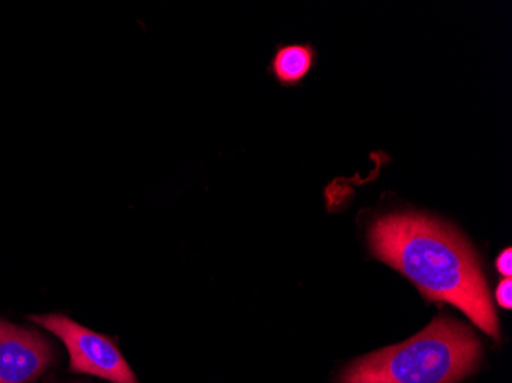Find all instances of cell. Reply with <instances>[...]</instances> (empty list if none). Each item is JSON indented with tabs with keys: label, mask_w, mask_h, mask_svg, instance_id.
I'll return each mask as SVG.
<instances>
[{
	"label": "cell",
	"mask_w": 512,
	"mask_h": 383,
	"mask_svg": "<svg viewBox=\"0 0 512 383\" xmlns=\"http://www.w3.org/2000/svg\"><path fill=\"white\" fill-rule=\"evenodd\" d=\"M368 243L376 258L407 276L428 301L454 305L499 339V319L479 259L456 230L427 215L390 213L371 224Z\"/></svg>",
	"instance_id": "obj_1"
},
{
	"label": "cell",
	"mask_w": 512,
	"mask_h": 383,
	"mask_svg": "<svg viewBox=\"0 0 512 383\" xmlns=\"http://www.w3.org/2000/svg\"><path fill=\"white\" fill-rule=\"evenodd\" d=\"M482 345L470 327L439 316L402 344L348 365L341 383H457L477 370Z\"/></svg>",
	"instance_id": "obj_2"
},
{
	"label": "cell",
	"mask_w": 512,
	"mask_h": 383,
	"mask_svg": "<svg viewBox=\"0 0 512 383\" xmlns=\"http://www.w3.org/2000/svg\"><path fill=\"white\" fill-rule=\"evenodd\" d=\"M30 321L56 334L66 345L69 368L111 383H138L119 348L103 334L91 331L62 315L30 316Z\"/></svg>",
	"instance_id": "obj_3"
},
{
	"label": "cell",
	"mask_w": 512,
	"mask_h": 383,
	"mask_svg": "<svg viewBox=\"0 0 512 383\" xmlns=\"http://www.w3.org/2000/svg\"><path fill=\"white\" fill-rule=\"evenodd\" d=\"M50 364V342L0 319V383L33 382Z\"/></svg>",
	"instance_id": "obj_4"
},
{
	"label": "cell",
	"mask_w": 512,
	"mask_h": 383,
	"mask_svg": "<svg viewBox=\"0 0 512 383\" xmlns=\"http://www.w3.org/2000/svg\"><path fill=\"white\" fill-rule=\"evenodd\" d=\"M316 53L310 45H286L276 51L272 73L281 85H298L315 65Z\"/></svg>",
	"instance_id": "obj_5"
},
{
	"label": "cell",
	"mask_w": 512,
	"mask_h": 383,
	"mask_svg": "<svg viewBox=\"0 0 512 383\" xmlns=\"http://www.w3.org/2000/svg\"><path fill=\"white\" fill-rule=\"evenodd\" d=\"M496 299L500 307L511 310L512 307V282L511 278H503L497 285Z\"/></svg>",
	"instance_id": "obj_6"
},
{
	"label": "cell",
	"mask_w": 512,
	"mask_h": 383,
	"mask_svg": "<svg viewBox=\"0 0 512 383\" xmlns=\"http://www.w3.org/2000/svg\"><path fill=\"white\" fill-rule=\"evenodd\" d=\"M496 267L500 275L511 278L512 275V250L505 249L496 259Z\"/></svg>",
	"instance_id": "obj_7"
}]
</instances>
